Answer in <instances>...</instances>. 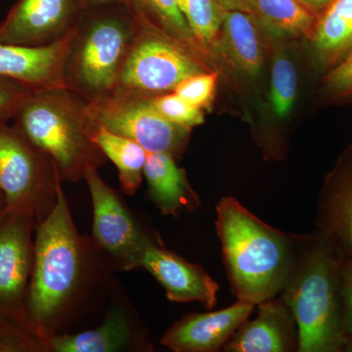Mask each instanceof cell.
<instances>
[{"mask_svg": "<svg viewBox=\"0 0 352 352\" xmlns=\"http://www.w3.org/2000/svg\"><path fill=\"white\" fill-rule=\"evenodd\" d=\"M315 230L335 245L344 261L352 258V144L324 183Z\"/></svg>", "mask_w": 352, "mask_h": 352, "instance_id": "15", "label": "cell"}, {"mask_svg": "<svg viewBox=\"0 0 352 352\" xmlns=\"http://www.w3.org/2000/svg\"><path fill=\"white\" fill-rule=\"evenodd\" d=\"M259 24L254 14L224 10L219 47L239 71L256 76L263 65V50Z\"/></svg>", "mask_w": 352, "mask_h": 352, "instance_id": "20", "label": "cell"}, {"mask_svg": "<svg viewBox=\"0 0 352 352\" xmlns=\"http://www.w3.org/2000/svg\"><path fill=\"white\" fill-rule=\"evenodd\" d=\"M215 227L237 300L256 305L279 296L300 252L302 234L265 223L229 196L217 204Z\"/></svg>", "mask_w": 352, "mask_h": 352, "instance_id": "2", "label": "cell"}, {"mask_svg": "<svg viewBox=\"0 0 352 352\" xmlns=\"http://www.w3.org/2000/svg\"><path fill=\"white\" fill-rule=\"evenodd\" d=\"M340 308L346 352H352V258L342 261Z\"/></svg>", "mask_w": 352, "mask_h": 352, "instance_id": "30", "label": "cell"}, {"mask_svg": "<svg viewBox=\"0 0 352 352\" xmlns=\"http://www.w3.org/2000/svg\"><path fill=\"white\" fill-rule=\"evenodd\" d=\"M126 1V0H82L85 7L98 6V4L112 3V2Z\"/></svg>", "mask_w": 352, "mask_h": 352, "instance_id": "33", "label": "cell"}, {"mask_svg": "<svg viewBox=\"0 0 352 352\" xmlns=\"http://www.w3.org/2000/svg\"><path fill=\"white\" fill-rule=\"evenodd\" d=\"M148 197L166 217L178 219L184 212H195L201 200L187 179L186 173L166 153H148L144 166Z\"/></svg>", "mask_w": 352, "mask_h": 352, "instance_id": "18", "label": "cell"}, {"mask_svg": "<svg viewBox=\"0 0 352 352\" xmlns=\"http://www.w3.org/2000/svg\"><path fill=\"white\" fill-rule=\"evenodd\" d=\"M115 302L100 326L92 330L56 333L50 337L51 352H150L154 346L138 312L115 286Z\"/></svg>", "mask_w": 352, "mask_h": 352, "instance_id": "11", "label": "cell"}, {"mask_svg": "<svg viewBox=\"0 0 352 352\" xmlns=\"http://www.w3.org/2000/svg\"><path fill=\"white\" fill-rule=\"evenodd\" d=\"M217 1L223 10H239L252 13L251 0H217Z\"/></svg>", "mask_w": 352, "mask_h": 352, "instance_id": "31", "label": "cell"}, {"mask_svg": "<svg viewBox=\"0 0 352 352\" xmlns=\"http://www.w3.org/2000/svg\"><path fill=\"white\" fill-rule=\"evenodd\" d=\"M140 268L157 280L173 302H200L212 309L217 302L219 286L200 264L185 261L164 245L150 247L141 259Z\"/></svg>", "mask_w": 352, "mask_h": 352, "instance_id": "13", "label": "cell"}, {"mask_svg": "<svg viewBox=\"0 0 352 352\" xmlns=\"http://www.w3.org/2000/svg\"><path fill=\"white\" fill-rule=\"evenodd\" d=\"M94 139L105 157L117 166L122 193L134 195L144 177L148 152L132 139L103 126H95Z\"/></svg>", "mask_w": 352, "mask_h": 352, "instance_id": "23", "label": "cell"}, {"mask_svg": "<svg viewBox=\"0 0 352 352\" xmlns=\"http://www.w3.org/2000/svg\"><path fill=\"white\" fill-rule=\"evenodd\" d=\"M342 261L320 232L302 234L300 252L279 295L298 324V352H346L340 308Z\"/></svg>", "mask_w": 352, "mask_h": 352, "instance_id": "3", "label": "cell"}, {"mask_svg": "<svg viewBox=\"0 0 352 352\" xmlns=\"http://www.w3.org/2000/svg\"><path fill=\"white\" fill-rule=\"evenodd\" d=\"M296 87L298 73L294 64L282 55L276 58L271 69L270 100L279 119L286 118L293 109Z\"/></svg>", "mask_w": 352, "mask_h": 352, "instance_id": "25", "label": "cell"}, {"mask_svg": "<svg viewBox=\"0 0 352 352\" xmlns=\"http://www.w3.org/2000/svg\"><path fill=\"white\" fill-rule=\"evenodd\" d=\"M139 24L173 39L205 62L207 57L194 38L178 0H126Z\"/></svg>", "mask_w": 352, "mask_h": 352, "instance_id": "21", "label": "cell"}, {"mask_svg": "<svg viewBox=\"0 0 352 352\" xmlns=\"http://www.w3.org/2000/svg\"><path fill=\"white\" fill-rule=\"evenodd\" d=\"M298 1L302 2L303 6L308 7L315 13L320 15L332 3L333 0H298Z\"/></svg>", "mask_w": 352, "mask_h": 352, "instance_id": "32", "label": "cell"}, {"mask_svg": "<svg viewBox=\"0 0 352 352\" xmlns=\"http://www.w3.org/2000/svg\"><path fill=\"white\" fill-rule=\"evenodd\" d=\"M0 226V302L15 307L22 302L32 272L34 245L31 242L30 215L10 212Z\"/></svg>", "mask_w": 352, "mask_h": 352, "instance_id": "17", "label": "cell"}, {"mask_svg": "<svg viewBox=\"0 0 352 352\" xmlns=\"http://www.w3.org/2000/svg\"><path fill=\"white\" fill-rule=\"evenodd\" d=\"M219 74L208 71L189 76L175 88V94L194 107L206 110L212 106L217 90Z\"/></svg>", "mask_w": 352, "mask_h": 352, "instance_id": "27", "label": "cell"}, {"mask_svg": "<svg viewBox=\"0 0 352 352\" xmlns=\"http://www.w3.org/2000/svg\"><path fill=\"white\" fill-rule=\"evenodd\" d=\"M323 87L331 101L352 100V52L326 72Z\"/></svg>", "mask_w": 352, "mask_h": 352, "instance_id": "28", "label": "cell"}, {"mask_svg": "<svg viewBox=\"0 0 352 352\" xmlns=\"http://www.w3.org/2000/svg\"><path fill=\"white\" fill-rule=\"evenodd\" d=\"M88 113L94 126L131 138L148 153H166L176 160L188 146L191 129L164 118L150 97L113 90L88 102Z\"/></svg>", "mask_w": 352, "mask_h": 352, "instance_id": "9", "label": "cell"}, {"mask_svg": "<svg viewBox=\"0 0 352 352\" xmlns=\"http://www.w3.org/2000/svg\"><path fill=\"white\" fill-rule=\"evenodd\" d=\"M85 180L94 212L92 239L107 254L116 271L139 270L150 247L164 245L161 236L104 182L98 170H87Z\"/></svg>", "mask_w": 352, "mask_h": 352, "instance_id": "7", "label": "cell"}, {"mask_svg": "<svg viewBox=\"0 0 352 352\" xmlns=\"http://www.w3.org/2000/svg\"><path fill=\"white\" fill-rule=\"evenodd\" d=\"M256 318L243 322L224 352H295L300 349L298 324L280 296L256 305Z\"/></svg>", "mask_w": 352, "mask_h": 352, "instance_id": "14", "label": "cell"}, {"mask_svg": "<svg viewBox=\"0 0 352 352\" xmlns=\"http://www.w3.org/2000/svg\"><path fill=\"white\" fill-rule=\"evenodd\" d=\"M197 43L208 58L219 51L223 8L217 0H178Z\"/></svg>", "mask_w": 352, "mask_h": 352, "instance_id": "24", "label": "cell"}, {"mask_svg": "<svg viewBox=\"0 0 352 352\" xmlns=\"http://www.w3.org/2000/svg\"><path fill=\"white\" fill-rule=\"evenodd\" d=\"M138 28L126 1L85 7L67 51L65 87L87 102L112 94Z\"/></svg>", "mask_w": 352, "mask_h": 352, "instance_id": "5", "label": "cell"}, {"mask_svg": "<svg viewBox=\"0 0 352 352\" xmlns=\"http://www.w3.org/2000/svg\"><path fill=\"white\" fill-rule=\"evenodd\" d=\"M315 63L328 72L352 52V0H333L309 36Z\"/></svg>", "mask_w": 352, "mask_h": 352, "instance_id": "19", "label": "cell"}, {"mask_svg": "<svg viewBox=\"0 0 352 352\" xmlns=\"http://www.w3.org/2000/svg\"><path fill=\"white\" fill-rule=\"evenodd\" d=\"M113 271L92 237L78 232L61 185L52 212L36 226L28 298L32 326L48 339L67 333L112 286Z\"/></svg>", "mask_w": 352, "mask_h": 352, "instance_id": "1", "label": "cell"}, {"mask_svg": "<svg viewBox=\"0 0 352 352\" xmlns=\"http://www.w3.org/2000/svg\"><path fill=\"white\" fill-rule=\"evenodd\" d=\"M82 0H18L0 23V43L50 45L75 29L85 10Z\"/></svg>", "mask_w": 352, "mask_h": 352, "instance_id": "10", "label": "cell"}, {"mask_svg": "<svg viewBox=\"0 0 352 352\" xmlns=\"http://www.w3.org/2000/svg\"><path fill=\"white\" fill-rule=\"evenodd\" d=\"M150 99L157 112L177 126L192 129L205 122L204 111L194 107L175 92L157 95Z\"/></svg>", "mask_w": 352, "mask_h": 352, "instance_id": "26", "label": "cell"}, {"mask_svg": "<svg viewBox=\"0 0 352 352\" xmlns=\"http://www.w3.org/2000/svg\"><path fill=\"white\" fill-rule=\"evenodd\" d=\"M56 166L17 127L0 124V192L6 212L45 219L57 203L62 185Z\"/></svg>", "mask_w": 352, "mask_h": 352, "instance_id": "6", "label": "cell"}, {"mask_svg": "<svg viewBox=\"0 0 352 352\" xmlns=\"http://www.w3.org/2000/svg\"><path fill=\"white\" fill-rule=\"evenodd\" d=\"M138 25L115 90L154 97L173 92L189 76L210 71L205 62L180 44L144 25Z\"/></svg>", "mask_w": 352, "mask_h": 352, "instance_id": "8", "label": "cell"}, {"mask_svg": "<svg viewBox=\"0 0 352 352\" xmlns=\"http://www.w3.org/2000/svg\"><path fill=\"white\" fill-rule=\"evenodd\" d=\"M16 127L54 162L62 182L85 179L107 157L94 139L88 102L66 87L36 90L25 102Z\"/></svg>", "mask_w": 352, "mask_h": 352, "instance_id": "4", "label": "cell"}, {"mask_svg": "<svg viewBox=\"0 0 352 352\" xmlns=\"http://www.w3.org/2000/svg\"><path fill=\"white\" fill-rule=\"evenodd\" d=\"M251 7L261 27L277 38H309L319 16L298 0H251Z\"/></svg>", "mask_w": 352, "mask_h": 352, "instance_id": "22", "label": "cell"}, {"mask_svg": "<svg viewBox=\"0 0 352 352\" xmlns=\"http://www.w3.org/2000/svg\"><path fill=\"white\" fill-rule=\"evenodd\" d=\"M256 307L254 303L237 300L217 311L186 315L171 325L160 342L175 352L222 351Z\"/></svg>", "mask_w": 352, "mask_h": 352, "instance_id": "12", "label": "cell"}, {"mask_svg": "<svg viewBox=\"0 0 352 352\" xmlns=\"http://www.w3.org/2000/svg\"><path fill=\"white\" fill-rule=\"evenodd\" d=\"M36 90L24 83L0 76V124L15 119L25 102Z\"/></svg>", "mask_w": 352, "mask_h": 352, "instance_id": "29", "label": "cell"}, {"mask_svg": "<svg viewBox=\"0 0 352 352\" xmlns=\"http://www.w3.org/2000/svg\"><path fill=\"white\" fill-rule=\"evenodd\" d=\"M72 34L58 43L38 47L0 43V76L34 90L65 87V60Z\"/></svg>", "mask_w": 352, "mask_h": 352, "instance_id": "16", "label": "cell"}]
</instances>
